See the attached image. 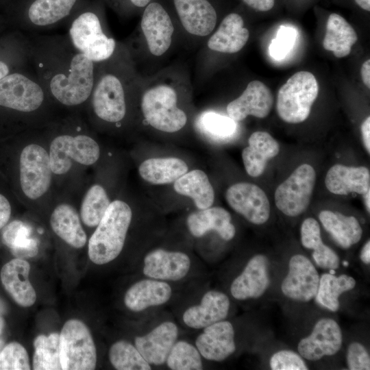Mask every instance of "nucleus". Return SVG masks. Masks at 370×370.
I'll return each mask as SVG.
<instances>
[{
    "mask_svg": "<svg viewBox=\"0 0 370 370\" xmlns=\"http://www.w3.org/2000/svg\"><path fill=\"white\" fill-rule=\"evenodd\" d=\"M132 217L130 206L121 200L110 203L88 241V256L96 264H105L121 254Z\"/></svg>",
    "mask_w": 370,
    "mask_h": 370,
    "instance_id": "nucleus-1",
    "label": "nucleus"
},
{
    "mask_svg": "<svg viewBox=\"0 0 370 370\" xmlns=\"http://www.w3.org/2000/svg\"><path fill=\"white\" fill-rule=\"evenodd\" d=\"M319 94V84L308 71L293 74L279 89L276 110L278 116L288 123H299L308 119Z\"/></svg>",
    "mask_w": 370,
    "mask_h": 370,
    "instance_id": "nucleus-2",
    "label": "nucleus"
},
{
    "mask_svg": "<svg viewBox=\"0 0 370 370\" xmlns=\"http://www.w3.org/2000/svg\"><path fill=\"white\" fill-rule=\"evenodd\" d=\"M177 103V92L171 86L158 84L151 87L141 100L145 121L162 132L173 133L180 130L186 124L187 116Z\"/></svg>",
    "mask_w": 370,
    "mask_h": 370,
    "instance_id": "nucleus-3",
    "label": "nucleus"
},
{
    "mask_svg": "<svg viewBox=\"0 0 370 370\" xmlns=\"http://www.w3.org/2000/svg\"><path fill=\"white\" fill-rule=\"evenodd\" d=\"M62 369L92 370L97 365V352L87 325L78 319L67 321L60 334Z\"/></svg>",
    "mask_w": 370,
    "mask_h": 370,
    "instance_id": "nucleus-4",
    "label": "nucleus"
},
{
    "mask_svg": "<svg viewBox=\"0 0 370 370\" xmlns=\"http://www.w3.org/2000/svg\"><path fill=\"white\" fill-rule=\"evenodd\" d=\"M93 62L79 53L71 62L68 75L58 73L50 82L53 95L62 103L75 106L90 96L94 83Z\"/></svg>",
    "mask_w": 370,
    "mask_h": 370,
    "instance_id": "nucleus-5",
    "label": "nucleus"
},
{
    "mask_svg": "<svg viewBox=\"0 0 370 370\" xmlns=\"http://www.w3.org/2000/svg\"><path fill=\"white\" fill-rule=\"evenodd\" d=\"M70 36L74 47L92 62L109 58L115 49V40L103 34L99 16L92 11L77 16L70 28Z\"/></svg>",
    "mask_w": 370,
    "mask_h": 370,
    "instance_id": "nucleus-6",
    "label": "nucleus"
},
{
    "mask_svg": "<svg viewBox=\"0 0 370 370\" xmlns=\"http://www.w3.org/2000/svg\"><path fill=\"white\" fill-rule=\"evenodd\" d=\"M316 182V173L308 164H302L281 183L275 192L277 208L288 217H297L308 207Z\"/></svg>",
    "mask_w": 370,
    "mask_h": 370,
    "instance_id": "nucleus-7",
    "label": "nucleus"
},
{
    "mask_svg": "<svg viewBox=\"0 0 370 370\" xmlns=\"http://www.w3.org/2000/svg\"><path fill=\"white\" fill-rule=\"evenodd\" d=\"M100 149L92 138L79 135L59 136L50 145L49 160L51 171L58 175L66 173L72 166V160L84 165H90L97 161Z\"/></svg>",
    "mask_w": 370,
    "mask_h": 370,
    "instance_id": "nucleus-8",
    "label": "nucleus"
},
{
    "mask_svg": "<svg viewBox=\"0 0 370 370\" xmlns=\"http://www.w3.org/2000/svg\"><path fill=\"white\" fill-rule=\"evenodd\" d=\"M49 153L41 146H26L20 156V182L23 192L31 199L42 196L51 180Z\"/></svg>",
    "mask_w": 370,
    "mask_h": 370,
    "instance_id": "nucleus-9",
    "label": "nucleus"
},
{
    "mask_svg": "<svg viewBox=\"0 0 370 370\" xmlns=\"http://www.w3.org/2000/svg\"><path fill=\"white\" fill-rule=\"evenodd\" d=\"M230 206L245 219L256 225L263 224L270 216V204L264 191L249 182L230 186L225 193Z\"/></svg>",
    "mask_w": 370,
    "mask_h": 370,
    "instance_id": "nucleus-10",
    "label": "nucleus"
},
{
    "mask_svg": "<svg viewBox=\"0 0 370 370\" xmlns=\"http://www.w3.org/2000/svg\"><path fill=\"white\" fill-rule=\"evenodd\" d=\"M140 27L150 53L161 56L169 49L174 32L171 16L160 3L151 1L143 12Z\"/></svg>",
    "mask_w": 370,
    "mask_h": 370,
    "instance_id": "nucleus-11",
    "label": "nucleus"
},
{
    "mask_svg": "<svg viewBox=\"0 0 370 370\" xmlns=\"http://www.w3.org/2000/svg\"><path fill=\"white\" fill-rule=\"evenodd\" d=\"M44 99L40 86L20 73L0 79V106L29 112L38 108Z\"/></svg>",
    "mask_w": 370,
    "mask_h": 370,
    "instance_id": "nucleus-12",
    "label": "nucleus"
},
{
    "mask_svg": "<svg viewBox=\"0 0 370 370\" xmlns=\"http://www.w3.org/2000/svg\"><path fill=\"white\" fill-rule=\"evenodd\" d=\"M319 283V276L312 262L297 254L290 259L288 272L282 281L281 290L288 298L307 302L315 297Z\"/></svg>",
    "mask_w": 370,
    "mask_h": 370,
    "instance_id": "nucleus-13",
    "label": "nucleus"
},
{
    "mask_svg": "<svg viewBox=\"0 0 370 370\" xmlns=\"http://www.w3.org/2000/svg\"><path fill=\"white\" fill-rule=\"evenodd\" d=\"M341 345L338 324L332 319L323 318L316 323L311 334L299 341L297 349L302 358L314 361L336 354Z\"/></svg>",
    "mask_w": 370,
    "mask_h": 370,
    "instance_id": "nucleus-14",
    "label": "nucleus"
},
{
    "mask_svg": "<svg viewBox=\"0 0 370 370\" xmlns=\"http://www.w3.org/2000/svg\"><path fill=\"white\" fill-rule=\"evenodd\" d=\"M190 267L191 260L186 254L158 248L145 255L143 272L149 278L178 281L187 275Z\"/></svg>",
    "mask_w": 370,
    "mask_h": 370,
    "instance_id": "nucleus-15",
    "label": "nucleus"
},
{
    "mask_svg": "<svg viewBox=\"0 0 370 370\" xmlns=\"http://www.w3.org/2000/svg\"><path fill=\"white\" fill-rule=\"evenodd\" d=\"M92 106L97 116L103 121L116 123L124 118L125 93L118 77L108 74L101 78L93 92Z\"/></svg>",
    "mask_w": 370,
    "mask_h": 370,
    "instance_id": "nucleus-16",
    "label": "nucleus"
},
{
    "mask_svg": "<svg viewBox=\"0 0 370 370\" xmlns=\"http://www.w3.org/2000/svg\"><path fill=\"white\" fill-rule=\"evenodd\" d=\"M273 104V97L269 87L260 81L253 80L238 98L227 104V112L236 122L249 115L263 119L269 115Z\"/></svg>",
    "mask_w": 370,
    "mask_h": 370,
    "instance_id": "nucleus-17",
    "label": "nucleus"
},
{
    "mask_svg": "<svg viewBox=\"0 0 370 370\" xmlns=\"http://www.w3.org/2000/svg\"><path fill=\"white\" fill-rule=\"evenodd\" d=\"M232 324L222 320L204 328L195 340V346L202 358L210 361L225 360L236 350Z\"/></svg>",
    "mask_w": 370,
    "mask_h": 370,
    "instance_id": "nucleus-18",
    "label": "nucleus"
},
{
    "mask_svg": "<svg viewBox=\"0 0 370 370\" xmlns=\"http://www.w3.org/2000/svg\"><path fill=\"white\" fill-rule=\"evenodd\" d=\"M179 330L177 325L166 321L156 325L149 332L138 336L134 345L143 358L151 365H162L177 339Z\"/></svg>",
    "mask_w": 370,
    "mask_h": 370,
    "instance_id": "nucleus-19",
    "label": "nucleus"
},
{
    "mask_svg": "<svg viewBox=\"0 0 370 370\" xmlns=\"http://www.w3.org/2000/svg\"><path fill=\"white\" fill-rule=\"evenodd\" d=\"M270 284L269 261L262 254L253 256L243 271L233 280L230 293L238 300L258 298Z\"/></svg>",
    "mask_w": 370,
    "mask_h": 370,
    "instance_id": "nucleus-20",
    "label": "nucleus"
},
{
    "mask_svg": "<svg viewBox=\"0 0 370 370\" xmlns=\"http://www.w3.org/2000/svg\"><path fill=\"white\" fill-rule=\"evenodd\" d=\"M172 2L182 25L189 34L206 36L214 30L217 14L209 0H172Z\"/></svg>",
    "mask_w": 370,
    "mask_h": 370,
    "instance_id": "nucleus-21",
    "label": "nucleus"
},
{
    "mask_svg": "<svg viewBox=\"0 0 370 370\" xmlns=\"http://www.w3.org/2000/svg\"><path fill=\"white\" fill-rule=\"evenodd\" d=\"M230 301L223 292L210 290L206 292L199 304L188 307L182 314V321L192 329H203L216 322L225 320Z\"/></svg>",
    "mask_w": 370,
    "mask_h": 370,
    "instance_id": "nucleus-22",
    "label": "nucleus"
},
{
    "mask_svg": "<svg viewBox=\"0 0 370 370\" xmlns=\"http://www.w3.org/2000/svg\"><path fill=\"white\" fill-rule=\"evenodd\" d=\"M30 266L21 258H14L5 264L0 273L1 283L16 304L23 307L32 306L36 293L29 280Z\"/></svg>",
    "mask_w": 370,
    "mask_h": 370,
    "instance_id": "nucleus-23",
    "label": "nucleus"
},
{
    "mask_svg": "<svg viewBox=\"0 0 370 370\" xmlns=\"http://www.w3.org/2000/svg\"><path fill=\"white\" fill-rule=\"evenodd\" d=\"M171 295L169 283L147 278L135 282L127 290L124 304L130 310L138 312L166 304Z\"/></svg>",
    "mask_w": 370,
    "mask_h": 370,
    "instance_id": "nucleus-24",
    "label": "nucleus"
},
{
    "mask_svg": "<svg viewBox=\"0 0 370 370\" xmlns=\"http://www.w3.org/2000/svg\"><path fill=\"white\" fill-rule=\"evenodd\" d=\"M325 184L327 189L335 195L354 193L362 195L370 190V172L365 166L336 164L328 171Z\"/></svg>",
    "mask_w": 370,
    "mask_h": 370,
    "instance_id": "nucleus-25",
    "label": "nucleus"
},
{
    "mask_svg": "<svg viewBox=\"0 0 370 370\" xmlns=\"http://www.w3.org/2000/svg\"><path fill=\"white\" fill-rule=\"evenodd\" d=\"M228 211L221 207L208 208L190 213L186 219L190 233L199 238L214 230L225 241L232 240L236 228Z\"/></svg>",
    "mask_w": 370,
    "mask_h": 370,
    "instance_id": "nucleus-26",
    "label": "nucleus"
},
{
    "mask_svg": "<svg viewBox=\"0 0 370 370\" xmlns=\"http://www.w3.org/2000/svg\"><path fill=\"white\" fill-rule=\"evenodd\" d=\"M248 143L242 151V159L247 174L256 177L264 173L267 162L278 154L280 145L269 133L262 131L251 134Z\"/></svg>",
    "mask_w": 370,
    "mask_h": 370,
    "instance_id": "nucleus-27",
    "label": "nucleus"
},
{
    "mask_svg": "<svg viewBox=\"0 0 370 370\" xmlns=\"http://www.w3.org/2000/svg\"><path fill=\"white\" fill-rule=\"evenodd\" d=\"M249 37V30L244 27L241 16L230 13L222 20L217 30L208 39L207 45L214 51L234 53L243 48Z\"/></svg>",
    "mask_w": 370,
    "mask_h": 370,
    "instance_id": "nucleus-28",
    "label": "nucleus"
},
{
    "mask_svg": "<svg viewBox=\"0 0 370 370\" xmlns=\"http://www.w3.org/2000/svg\"><path fill=\"white\" fill-rule=\"evenodd\" d=\"M50 224L61 239L75 248H82L86 243V234L76 210L69 204L58 205L53 211Z\"/></svg>",
    "mask_w": 370,
    "mask_h": 370,
    "instance_id": "nucleus-29",
    "label": "nucleus"
},
{
    "mask_svg": "<svg viewBox=\"0 0 370 370\" xmlns=\"http://www.w3.org/2000/svg\"><path fill=\"white\" fill-rule=\"evenodd\" d=\"M319 219L325 230L344 249L356 244L362 237V227L357 219L353 216L325 210L319 213Z\"/></svg>",
    "mask_w": 370,
    "mask_h": 370,
    "instance_id": "nucleus-30",
    "label": "nucleus"
},
{
    "mask_svg": "<svg viewBox=\"0 0 370 370\" xmlns=\"http://www.w3.org/2000/svg\"><path fill=\"white\" fill-rule=\"evenodd\" d=\"M173 188L178 194L191 198L199 210L210 208L214 202V189L201 170L186 172L174 182Z\"/></svg>",
    "mask_w": 370,
    "mask_h": 370,
    "instance_id": "nucleus-31",
    "label": "nucleus"
},
{
    "mask_svg": "<svg viewBox=\"0 0 370 370\" xmlns=\"http://www.w3.org/2000/svg\"><path fill=\"white\" fill-rule=\"evenodd\" d=\"M358 36L352 25L338 14H331L327 21L323 47L338 58L348 56Z\"/></svg>",
    "mask_w": 370,
    "mask_h": 370,
    "instance_id": "nucleus-32",
    "label": "nucleus"
},
{
    "mask_svg": "<svg viewBox=\"0 0 370 370\" xmlns=\"http://www.w3.org/2000/svg\"><path fill=\"white\" fill-rule=\"evenodd\" d=\"M301 242L307 249H312L315 263L322 269H336L339 266V258L336 252L322 242L321 230L317 221L306 219L301 225Z\"/></svg>",
    "mask_w": 370,
    "mask_h": 370,
    "instance_id": "nucleus-33",
    "label": "nucleus"
},
{
    "mask_svg": "<svg viewBox=\"0 0 370 370\" xmlns=\"http://www.w3.org/2000/svg\"><path fill=\"white\" fill-rule=\"evenodd\" d=\"M188 167L177 158H156L143 161L138 168L141 177L153 184L174 182L188 172Z\"/></svg>",
    "mask_w": 370,
    "mask_h": 370,
    "instance_id": "nucleus-34",
    "label": "nucleus"
},
{
    "mask_svg": "<svg viewBox=\"0 0 370 370\" xmlns=\"http://www.w3.org/2000/svg\"><path fill=\"white\" fill-rule=\"evenodd\" d=\"M79 0H28L27 16L38 26L54 24L69 16Z\"/></svg>",
    "mask_w": 370,
    "mask_h": 370,
    "instance_id": "nucleus-35",
    "label": "nucleus"
},
{
    "mask_svg": "<svg viewBox=\"0 0 370 370\" xmlns=\"http://www.w3.org/2000/svg\"><path fill=\"white\" fill-rule=\"evenodd\" d=\"M356 284L354 278L345 274L336 277L330 273H324L319 278L315 301L321 306L336 312L340 306L339 296L353 289Z\"/></svg>",
    "mask_w": 370,
    "mask_h": 370,
    "instance_id": "nucleus-36",
    "label": "nucleus"
},
{
    "mask_svg": "<svg viewBox=\"0 0 370 370\" xmlns=\"http://www.w3.org/2000/svg\"><path fill=\"white\" fill-rule=\"evenodd\" d=\"M31 232L28 225L15 220L4 227L2 240L16 258H32L38 254V247L36 240L31 237Z\"/></svg>",
    "mask_w": 370,
    "mask_h": 370,
    "instance_id": "nucleus-37",
    "label": "nucleus"
},
{
    "mask_svg": "<svg viewBox=\"0 0 370 370\" xmlns=\"http://www.w3.org/2000/svg\"><path fill=\"white\" fill-rule=\"evenodd\" d=\"M33 369L35 370L62 369L60 357V334L39 335L34 341Z\"/></svg>",
    "mask_w": 370,
    "mask_h": 370,
    "instance_id": "nucleus-38",
    "label": "nucleus"
},
{
    "mask_svg": "<svg viewBox=\"0 0 370 370\" xmlns=\"http://www.w3.org/2000/svg\"><path fill=\"white\" fill-rule=\"evenodd\" d=\"M109 359L118 370H151V365L143 358L136 346L121 340L112 345L109 349Z\"/></svg>",
    "mask_w": 370,
    "mask_h": 370,
    "instance_id": "nucleus-39",
    "label": "nucleus"
},
{
    "mask_svg": "<svg viewBox=\"0 0 370 370\" xmlns=\"http://www.w3.org/2000/svg\"><path fill=\"white\" fill-rule=\"evenodd\" d=\"M200 132L213 140L230 138L236 131V121L230 116L212 111L203 112L197 121Z\"/></svg>",
    "mask_w": 370,
    "mask_h": 370,
    "instance_id": "nucleus-40",
    "label": "nucleus"
},
{
    "mask_svg": "<svg viewBox=\"0 0 370 370\" xmlns=\"http://www.w3.org/2000/svg\"><path fill=\"white\" fill-rule=\"evenodd\" d=\"M105 189L95 184L87 191L82 203L80 215L83 223L88 227L97 226L110 204Z\"/></svg>",
    "mask_w": 370,
    "mask_h": 370,
    "instance_id": "nucleus-41",
    "label": "nucleus"
},
{
    "mask_svg": "<svg viewBox=\"0 0 370 370\" xmlns=\"http://www.w3.org/2000/svg\"><path fill=\"white\" fill-rule=\"evenodd\" d=\"M165 363L172 370H201L202 357L195 345L186 341H176Z\"/></svg>",
    "mask_w": 370,
    "mask_h": 370,
    "instance_id": "nucleus-42",
    "label": "nucleus"
},
{
    "mask_svg": "<svg viewBox=\"0 0 370 370\" xmlns=\"http://www.w3.org/2000/svg\"><path fill=\"white\" fill-rule=\"evenodd\" d=\"M30 369L28 354L17 342L5 345L0 351V370Z\"/></svg>",
    "mask_w": 370,
    "mask_h": 370,
    "instance_id": "nucleus-43",
    "label": "nucleus"
},
{
    "mask_svg": "<svg viewBox=\"0 0 370 370\" xmlns=\"http://www.w3.org/2000/svg\"><path fill=\"white\" fill-rule=\"evenodd\" d=\"M297 32L290 27L280 26L276 38L273 39L269 48L270 56L276 60H281L290 52L296 40Z\"/></svg>",
    "mask_w": 370,
    "mask_h": 370,
    "instance_id": "nucleus-44",
    "label": "nucleus"
},
{
    "mask_svg": "<svg viewBox=\"0 0 370 370\" xmlns=\"http://www.w3.org/2000/svg\"><path fill=\"white\" fill-rule=\"evenodd\" d=\"M273 370H306L308 367L301 356L290 350H281L274 354L269 360Z\"/></svg>",
    "mask_w": 370,
    "mask_h": 370,
    "instance_id": "nucleus-45",
    "label": "nucleus"
},
{
    "mask_svg": "<svg viewBox=\"0 0 370 370\" xmlns=\"http://www.w3.org/2000/svg\"><path fill=\"white\" fill-rule=\"evenodd\" d=\"M347 362L349 369H370V357L366 348L358 342L349 345L347 354Z\"/></svg>",
    "mask_w": 370,
    "mask_h": 370,
    "instance_id": "nucleus-46",
    "label": "nucleus"
},
{
    "mask_svg": "<svg viewBox=\"0 0 370 370\" xmlns=\"http://www.w3.org/2000/svg\"><path fill=\"white\" fill-rule=\"evenodd\" d=\"M11 214V206L8 200L0 194V229L8 223Z\"/></svg>",
    "mask_w": 370,
    "mask_h": 370,
    "instance_id": "nucleus-47",
    "label": "nucleus"
},
{
    "mask_svg": "<svg viewBox=\"0 0 370 370\" xmlns=\"http://www.w3.org/2000/svg\"><path fill=\"white\" fill-rule=\"evenodd\" d=\"M249 7L256 11L266 12L271 10L275 3V0H243Z\"/></svg>",
    "mask_w": 370,
    "mask_h": 370,
    "instance_id": "nucleus-48",
    "label": "nucleus"
},
{
    "mask_svg": "<svg viewBox=\"0 0 370 370\" xmlns=\"http://www.w3.org/2000/svg\"><path fill=\"white\" fill-rule=\"evenodd\" d=\"M362 142L367 153H370V117L367 116L361 125Z\"/></svg>",
    "mask_w": 370,
    "mask_h": 370,
    "instance_id": "nucleus-49",
    "label": "nucleus"
},
{
    "mask_svg": "<svg viewBox=\"0 0 370 370\" xmlns=\"http://www.w3.org/2000/svg\"><path fill=\"white\" fill-rule=\"evenodd\" d=\"M361 77L364 84L370 88V60L364 62L360 69Z\"/></svg>",
    "mask_w": 370,
    "mask_h": 370,
    "instance_id": "nucleus-50",
    "label": "nucleus"
},
{
    "mask_svg": "<svg viewBox=\"0 0 370 370\" xmlns=\"http://www.w3.org/2000/svg\"><path fill=\"white\" fill-rule=\"evenodd\" d=\"M360 259L366 264L370 263V241H368L363 246L361 253Z\"/></svg>",
    "mask_w": 370,
    "mask_h": 370,
    "instance_id": "nucleus-51",
    "label": "nucleus"
},
{
    "mask_svg": "<svg viewBox=\"0 0 370 370\" xmlns=\"http://www.w3.org/2000/svg\"><path fill=\"white\" fill-rule=\"evenodd\" d=\"M133 6L145 8L152 0H127Z\"/></svg>",
    "mask_w": 370,
    "mask_h": 370,
    "instance_id": "nucleus-52",
    "label": "nucleus"
},
{
    "mask_svg": "<svg viewBox=\"0 0 370 370\" xmlns=\"http://www.w3.org/2000/svg\"><path fill=\"white\" fill-rule=\"evenodd\" d=\"M4 328H5V321L1 317V315H0V351L4 347V343H5V341L3 338Z\"/></svg>",
    "mask_w": 370,
    "mask_h": 370,
    "instance_id": "nucleus-53",
    "label": "nucleus"
},
{
    "mask_svg": "<svg viewBox=\"0 0 370 370\" xmlns=\"http://www.w3.org/2000/svg\"><path fill=\"white\" fill-rule=\"evenodd\" d=\"M9 68L5 63L0 61V79L8 75Z\"/></svg>",
    "mask_w": 370,
    "mask_h": 370,
    "instance_id": "nucleus-54",
    "label": "nucleus"
},
{
    "mask_svg": "<svg viewBox=\"0 0 370 370\" xmlns=\"http://www.w3.org/2000/svg\"><path fill=\"white\" fill-rule=\"evenodd\" d=\"M356 3L363 10H370V0H355Z\"/></svg>",
    "mask_w": 370,
    "mask_h": 370,
    "instance_id": "nucleus-55",
    "label": "nucleus"
},
{
    "mask_svg": "<svg viewBox=\"0 0 370 370\" xmlns=\"http://www.w3.org/2000/svg\"><path fill=\"white\" fill-rule=\"evenodd\" d=\"M366 210L369 213L370 212V190L362 195Z\"/></svg>",
    "mask_w": 370,
    "mask_h": 370,
    "instance_id": "nucleus-56",
    "label": "nucleus"
},
{
    "mask_svg": "<svg viewBox=\"0 0 370 370\" xmlns=\"http://www.w3.org/2000/svg\"><path fill=\"white\" fill-rule=\"evenodd\" d=\"M7 311L6 305L4 301L0 298V315L5 313Z\"/></svg>",
    "mask_w": 370,
    "mask_h": 370,
    "instance_id": "nucleus-57",
    "label": "nucleus"
},
{
    "mask_svg": "<svg viewBox=\"0 0 370 370\" xmlns=\"http://www.w3.org/2000/svg\"><path fill=\"white\" fill-rule=\"evenodd\" d=\"M343 265H344V266H347V265H348V262L344 261V262H343Z\"/></svg>",
    "mask_w": 370,
    "mask_h": 370,
    "instance_id": "nucleus-58",
    "label": "nucleus"
}]
</instances>
